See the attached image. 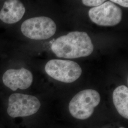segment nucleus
<instances>
[{
  "label": "nucleus",
  "instance_id": "1",
  "mask_svg": "<svg viewBox=\"0 0 128 128\" xmlns=\"http://www.w3.org/2000/svg\"><path fill=\"white\" fill-rule=\"evenodd\" d=\"M51 48L58 58L72 59L91 55L94 45L87 33L73 32L58 38L52 44Z\"/></svg>",
  "mask_w": 128,
  "mask_h": 128
},
{
  "label": "nucleus",
  "instance_id": "2",
  "mask_svg": "<svg viewBox=\"0 0 128 128\" xmlns=\"http://www.w3.org/2000/svg\"><path fill=\"white\" fill-rule=\"evenodd\" d=\"M101 100L100 94L93 89H86L74 96L69 104V110L76 119L84 120L91 116Z\"/></svg>",
  "mask_w": 128,
  "mask_h": 128
},
{
  "label": "nucleus",
  "instance_id": "3",
  "mask_svg": "<svg viewBox=\"0 0 128 128\" xmlns=\"http://www.w3.org/2000/svg\"><path fill=\"white\" fill-rule=\"evenodd\" d=\"M45 69L51 78L66 83L76 81L82 72L81 66L77 63L69 60H50L46 64Z\"/></svg>",
  "mask_w": 128,
  "mask_h": 128
},
{
  "label": "nucleus",
  "instance_id": "4",
  "mask_svg": "<svg viewBox=\"0 0 128 128\" xmlns=\"http://www.w3.org/2000/svg\"><path fill=\"white\" fill-rule=\"evenodd\" d=\"M21 31L28 38L34 40H44L53 36L56 26L51 18L47 17H37L25 20L21 26Z\"/></svg>",
  "mask_w": 128,
  "mask_h": 128
},
{
  "label": "nucleus",
  "instance_id": "5",
  "mask_svg": "<svg viewBox=\"0 0 128 128\" xmlns=\"http://www.w3.org/2000/svg\"><path fill=\"white\" fill-rule=\"evenodd\" d=\"M40 106L36 97L15 93L9 98L7 112L12 118L27 117L36 114Z\"/></svg>",
  "mask_w": 128,
  "mask_h": 128
},
{
  "label": "nucleus",
  "instance_id": "6",
  "mask_svg": "<svg viewBox=\"0 0 128 128\" xmlns=\"http://www.w3.org/2000/svg\"><path fill=\"white\" fill-rule=\"evenodd\" d=\"M88 15L92 21L99 26H114L122 20V12L114 3L106 1L101 5L90 9Z\"/></svg>",
  "mask_w": 128,
  "mask_h": 128
},
{
  "label": "nucleus",
  "instance_id": "7",
  "mask_svg": "<svg viewBox=\"0 0 128 128\" xmlns=\"http://www.w3.org/2000/svg\"><path fill=\"white\" fill-rule=\"evenodd\" d=\"M2 81L6 86L14 91L18 89L25 90L32 85L33 75L24 68L20 69H10L4 74Z\"/></svg>",
  "mask_w": 128,
  "mask_h": 128
},
{
  "label": "nucleus",
  "instance_id": "8",
  "mask_svg": "<svg viewBox=\"0 0 128 128\" xmlns=\"http://www.w3.org/2000/svg\"><path fill=\"white\" fill-rule=\"evenodd\" d=\"M23 4L17 0H7L0 11V20L6 24H14L20 21L25 12Z\"/></svg>",
  "mask_w": 128,
  "mask_h": 128
},
{
  "label": "nucleus",
  "instance_id": "9",
  "mask_svg": "<svg viewBox=\"0 0 128 128\" xmlns=\"http://www.w3.org/2000/svg\"><path fill=\"white\" fill-rule=\"evenodd\" d=\"M113 102L119 114L128 119V88L125 86H120L113 92Z\"/></svg>",
  "mask_w": 128,
  "mask_h": 128
},
{
  "label": "nucleus",
  "instance_id": "10",
  "mask_svg": "<svg viewBox=\"0 0 128 128\" xmlns=\"http://www.w3.org/2000/svg\"><path fill=\"white\" fill-rule=\"evenodd\" d=\"M106 1L104 0H83L82 4L86 6L97 7L103 4Z\"/></svg>",
  "mask_w": 128,
  "mask_h": 128
},
{
  "label": "nucleus",
  "instance_id": "11",
  "mask_svg": "<svg viewBox=\"0 0 128 128\" xmlns=\"http://www.w3.org/2000/svg\"><path fill=\"white\" fill-rule=\"evenodd\" d=\"M110 2L113 3L117 4L125 8L128 7V1L126 0H111Z\"/></svg>",
  "mask_w": 128,
  "mask_h": 128
},
{
  "label": "nucleus",
  "instance_id": "12",
  "mask_svg": "<svg viewBox=\"0 0 128 128\" xmlns=\"http://www.w3.org/2000/svg\"><path fill=\"white\" fill-rule=\"evenodd\" d=\"M119 128H124V127H120Z\"/></svg>",
  "mask_w": 128,
  "mask_h": 128
}]
</instances>
